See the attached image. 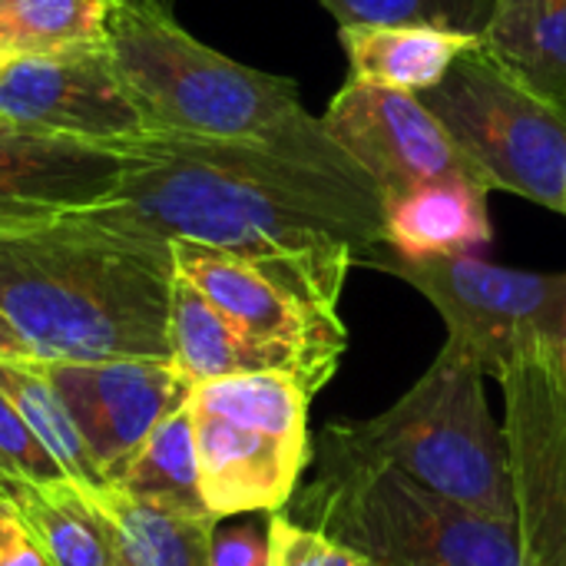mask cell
I'll return each mask as SVG.
<instances>
[{"label": "cell", "instance_id": "2", "mask_svg": "<svg viewBox=\"0 0 566 566\" xmlns=\"http://www.w3.org/2000/svg\"><path fill=\"white\" fill-rule=\"evenodd\" d=\"M172 242L73 212L0 232V312L36 361L172 358Z\"/></svg>", "mask_w": 566, "mask_h": 566}, {"label": "cell", "instance_id": "3", "mask_svg": "<svg viewBox=\"0 0 566 566\" xmlns=\"http://www.w3.org/2000/svg\"><path fill=\"white\" fill-rule=\"evenodd\" d=\"M106 50L146 133L252 143L328 166H358L302 106L295 80L252 70L199 43L166 3L113 0Z\"/></svg>", "mask_w": 566, "mask_h": 566}, {"label": "cell", "instance_id": "33", "mask_svg": "<svg viewBox=\"0 0 566 566\" xmlns=\"http://www.w3.org/2000/svg\"><path fill=\"white\" fill-rule=\"evenodd\" d=\"M0 63H3V56H0Z\"/></svg>", "mask_w": 566, "mask_h": 566}, {"label": "cell", "instance_id": "23", "mask_svg": "<svg viewBox=\"0 0 566 566\" xmlns=\"http://www.w3.org/2000/svg\"><path fill=\"white\" fill-rule=\"evenodd\" d=\"M109 10L113 0H0V56L99 46Z\"/></svg>", "mask_w": 566, "mask_h": 566}, {"label": "cell", "instance_id": "9", "mask_svg": "<svg viewBox=\"0 0 566 566\" xmlns=\"http://www.w3.org/2000/svg\"><path fill=\"white\" fill-rule=\"evenodd\" d=\"M328 136L375 182L381 206L431 182H468L491 192L484 172L451 139L418 93L345 83L322 116Z\"/></svg>", "mask_w": 566, "mask_h": 566}, {"label": "cell", "instance_id": "18", "mask_svg": "<svg viewBox=\"0 0 566 566\" xmlns=\"http://www.w3.org/2000/svg\"><path fill=\"white\" fill-rule=\"evenodd\" d=\"M484 199V189L454 179L418 186L385 202V242L405 262L471 255L494 235Z\"/></svg>", "mask_w": 566, "mask_h": 566}, {"label": "cell", "instance_id": "22", "mask_svg": "<svg viewBox=\"0 0 566 566\" xmlns=\"http://www.w3.org/2000/svg\"><path fill=\"white\" fill-rule=\"evenodd\" d=\"M106 484H116L136 497L176 511L209 514L199 491V454H196V428H192L189 405L169 415Z\"/></svg>", "mask_w": 566, "mask_h": 566}, {"label": "cell", "instance_id": "27", "mask_svg": "<svg viewBox=\"0 0 566 566\" xmlns=\"http://www.w3.org/2000/svg\"><path fill=\"white\" fill-rule=\"evenodd\" d=\"M342 27L348 23H441L451 27L444 0H318Z\"/></svg>", "mask_w": 566, "mask_h": 566}, {"label": "cell", "instance_id": "30", "mask_svg": "<svg viewBox=\"0 0 566 566\" xmlns=\"http://www.w3.org/2000/svg\"><path fill=\"white\" fill-rule=\"evenodd\" d=\"M0 358H10V361H30L33 358L30 345L20 338V332L7 322L3 312H0Z\"/></svg>", "mask_w": 566, "mask_h": 566}, {"label": "cell", "instance_id": "25", "mask_svg": "<svg viewBox=\"0 0 566 566\" xmlns=\"http://www.w3.org/2000/svg\"><path fill=\"white\" fill-rule=\"evenodd\" d=\"M269 566H381L342 541L275 511L269 517Z\"/></svg>", "mask_w": 566, "mask_h": 566}, {"label": "cell", "instance_id": "20", "mask_svg": "<svg viewBox=\"0 0 566 566\" xmlns=\"http://www.w3.org/2000/svg\"><path fill=\"white\" fill-rule=\"evenodd\" d=\"M481 43L521 83L566 106V0H494Z\"/></svg>", "mask_w": 566, "mask_h": 566}, {"label": "cell", "instance_id": "4", "mask_svg": "<svg viewBox=\"0 0 566 566\" xmlns=\"http://www.w3.org/2000/svg\"><path fill=\"white\" fill-rule=\"evenodd\" d=\"M318 444V478L298 501V517H305L298 524L381 566H521L514 524L358 451L335 424L322 431Z\"/></svg>", "mask_w": 566, "mask_h": 566}, {"label": "cell", "instance_id": "17", "mask_svg": "<svg viewBox=\"0 0 566 566\" xmlns=\"http://www.w3.org/2000/svg\"><path fill=\"white\" fill-rule=\"evenodd\" d=\"M109 527L116 566H212L216 517L136 497L116 484H83Z\"/></svg>", "mask_w": 566, "mask_h": 566}, {"label": "cell", "instance_id": "14", "mask_svg": "<svg viewBox=\"0 0 566 566\" xmlns=\"http://www.w3.org/2000/svg\"><path fill=\"white\" fill-rule=\"evenodd\" d=\"M192 411L196 454H199V491L212 517L235 514H275L292 497L308 448L239 428L216 415Z\"/></svg>", "mask_w": 566, "mask_h": 566}, {"label": "cell", "instance_id": "12", "mask_svg": "<svg viewBox=\"0 0 566 566\" xmlns=\"http://www.w3.org/2000/svg\"><path fill=\"white\" fill-rule=\"evenodd\" d=\"M172 255L176 272L189 279L219 312H226L252 338L292 348L308 361L322 385L335 375L348 342L338 312L318 308L292 295L262 269L209 245L172 242Z\"/></svg>", "mask_w": 566, "mask_h": 566}, {"label": "cell", "instance_id": "10", "mask_svg": "<svg viewBox=\"0 0 566 566\" xmlns=\"http://www.w3.org/2000/svg\"><path fill=\"white\" fill-rule=\"evenodd\" d=\"M0 123L36 136L119 146L146 133L106 43L66 53L3 56Z\"/></svg>", "mask_w": 566, "mask_h": 566}, {"label": "cell", "instance_id": "6", "mask_svg": "<svg viewBox=\"0 0 566 566\" xmlns=\"http://www.w3.org/2000/svg\"><path fill=\"white\" fill-rule=\"evenodd\" d=\"M491 189L566 216V106L521 83L484 43L418 93Z\"/></svg>", "mask_w": 566, "mask_h": 566}, {"label": "cell", "instance_id": "28", "mask_svg": "<svg viewBox=\"0 0 566 566\" xmlns=\"http://www.w3.org/2000/svg\"><path fill=\"white\" fill-rule=\"evenodd\" d=\"M212 566H269V537H262L252 527L216 534Z\"/></svg>", "mask_w": 566, "mask_h": 566}, {"label": "cell", "instance_id": "15", "mask_svg": "<svg viewBox=\"0 0 566 566\" xmlns=\"http://www.w3.org/2000/svg\"><path fill=\"white\" fill-rule=\"evenodd\" d=\"M169 348H172V361L196 385L229 378V375L289 371L312 395L322 388V381L315 378V371L308 368L302 355H295L285 345L252 338L179 272H176L172 302H169Z\"/></svg>", "mask_w": 566, "mask_h": 566}, {"label": "cell", "instance_id": "29", "mask_svg": "<svg viewBox=\"0 0 566 566\" xmlns=\"http://www.w3.org/2000/svg\"><path fill=\"white\" fill-rule=\"evenodd\" d=\"M0 566H46L40 547L7 504H0Z\"/></svg>", "mask_w": 566, "mask_h": 566}, {"label": "cell", "instance_id": "13", "mask_svg": "<svg viewBox=\"0 0 566 566\" xmlns=\"http://www.w3.org/2000/svg\"><path fill=\"white\" fill-rule=\"evenodd\" d=\"M126 172V153L36 136L0 123V232L103 206Z\"/></svg>", "mask_w": 566, "mask_h": 566}, {"label": "cell", "instance_id": "19", "mask_svg": "<svg viewBox=\"0 0 566 566\" xmlns=\"http://www.w3.org/2000/svg\"><path fill=\"white\" fill-rule=\"evenodd\" d=\"M0 504L27 527L46 566H116L109 527L80 481L33 484L20 478Z\"/></svg>", "mask_w": 566, "mask_h": 566}, {"label": "cell", "instance_id": "26", "mask_svg": "<svg viewBox=\"0 0 566 566\" xmlns=\"http://www.w3.org/2000/svg\"><path fill=\"white\" fill-rule=\"evenodd\" d=\"M0 458L17 478L33 481V484H53V481L70 478L56 464V458L40 444V438L30 431V424L20 418V411L3 391H0Z\"/></svg>", "mask_w": 566, "mask_h": 566}, {"label": "cell", "instance_id": "11", "mask_svg": "<svg viewBox=\"0 0 566 566\" xmlns=\"http://www.w3.org/2000/svg\"><path fill=\"white\" fill-rule=\"evenodd\" d=\"M30 365L66 405L103 484L136 454V448L179 408L196 381L172 358L113 361H36Z\"/></svg>", "mask_w": 566, "mask_h": 566}, {"label": "cell", "instance_id": "5", "mask_svg": "<svg viewBox=\"0 0 566 566\" xmlns=\"http://www.w3.org/2000/svg\"><path fill=\"white\" fill-rule=\"evenodd\" d=\"M358 451L381 458L438 494L514 524L507 441L488 398L484 371L444 342L434 365L378 418L335 424Z\"/></svg>", "mask_w": 566, "mask_h": 566}, {"label": "cell", "instance_id": "31", "mask_svg": "<svg viewBox=\"0 0 566 566\" xmlns=\"http://www.w3.org/2000/svg\"><path fill=\"white\" fill-rule=\"evenodd\" d=\"M17 481H20V478H17V474H13V471L7 468V461L0 458V501H3L7 494H10V488H13Z\"/></svg>", "mask_w": 566, "mask_h": 566}, {"label": "cell", "instance_id": "24", "mask_svg": "<svg viewBox=\"0 0 566 566\" xmlns=\"http://www.w3.org/2000/svg\"><path fill=\"white\" fill-rule=\"evenodd\" d=\"M0 391L13 401L20 418L30 424V431L40 438V444L56 458V464L80 484H103V474L96 471L80 428L73 424L66 405L53 391V385L30 365V361H10L0 358Z\"/></svg>", "mask_w": 566, "mask_h": 566}, {"label": "cell", "instance_id": "21", "mask_svg": "<svg viewBox=\"0 0 566 566\" xmlns=\"http://www.w3.org/2000/svg\"><path fill=\"white\" fill-rule=\"evenodd\" d=\"M308 398L312 391L295 375L255 371L196 385L189 408L308 448Z\"/></svg>", "mask_w": 566, "mask_h": 566}, {"label": "cell", "instance_id": "1", "mask_svg": "<svg viewBox=\"0 0 566 566\" xmlns=\"http://www.w3.org/2000/svg\"><path fill=\"white\" fill-rule=\"evenodd\" d=\"M116 149L126 172L93 216L235 255L318 308L338 312L348 269L385 242L381 196L358 166L163 133Z\"/></svg>", "mask_w": 566, "mask_h": 566}, {"label": "cell", "instance_id": "32", "mask_svg": "<svg viewBox=\"0 0 566 566\" xmlns=\"http://www.w3.org/2000/svg\"><path fill=\"white\" fill-rule=\"evenodd\" d=\"M156 3H166V7H172V0H156Z\"/></svg>", "mask_w": 566, "mask_h": 566}, {"label": "cell", "instance_id": "16", "mask_svg": "<svg viewBox=\"0 0 566 566\" xmlns=\"http://www.w3.org/2000/svg\"><path fill=\"white\" fill-rule=\"evenodd\" d=\"M352 83H375L405 93L438 86L448 70L481 46V30L441 23H348L338 27Z\"/></svg>", "mask_w": 566, "mask_h": 566}, {"label": "cell", "instance_id": "7", "mask_svg": "<svg viewBox=\"0 0 566 566\" xmlns=\"http://www.w3.org/2000/svg\"><path fill=\"white\" fill-rule=\"evenodd\" d=\"M375 269L415 285L441 312L448 342L491 378L541 352L566 355V272H524L474 255L398 259Z\"/></svg>", "mask_w": 566, "mask_h": 566}, {"label": "cell", "instance_id": "8", "mask_svg": "<svg viewBox=\"0 0 566 566\" xmlns=\"http://www.w3.org/2000/svg\"><path fill=\"white\" fill-rule=\"evenodd\" d=\"M497 381L521 566H566V355H531Z\"/></svg>", "mask_w": 566, "mask_h": 566}]
</instances>
